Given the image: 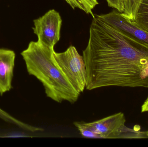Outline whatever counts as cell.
Here are the masks:
<instances>
[{
	"mask_svg": "<svg viewBox=\"0 0 148 147\" xmlns=\"http://www.w3.org/2000/svg\"><path fill=\"white\" fill-rule=\"evenodd\" d=\"M83 57L87 90L112 86L148 88V44L95 15Z\"/></svg>",
	"mask_w": 148,
	"mask_h": 147,
	"instance_id": "6da1fadb",
	"label": "cell"
},
{
	"mask_svg": "<svg viewBox=\"0 0 148 147\" xmlns=\"http://www.w3.org/2000/svg\"><path fill=\"white\" fill-rule=\"evenodd\" d=\"M54 48L39 43L29 42L21 53L27 71L42 83L47 96L55 102L74 103L80 96L69 81L53 57Z\"/></svg>",
	"mask_w": 148,
	"mask_h": 147,
	"instance_id": "7a4b0ae2",
	"label": "cell"
},
{
	"mask_svg": "<svg viewBox=\"0 0 148 147\" xmlns=\"http://www.w3.org/2000/svg\"><path fill=\"white\" fill-rule=\"evenodd\" d=\"M56 64L75 89L81 93L86 88L87 73L83 56L74 46H70L63 52L54 51Z\"/></svg>",
	"mask_w": 148,
	"mask_h": 147,
	"instance_id": "3957f363",
	"label": "cell"
},
{
	"mask_svg": "<svg viewBox=\"0 0 148 147\" xmlns=\"http://www.w3.org/2000/svg\"><path fill=\"white\" fill-rule=\"evenodd\" d=\"M125 122L124 114L120 112L89 123L102 138L140 139L148 137L147 132L129 128L125 126Z\"/></svg>",
	"mask_w": 148,
	"mask_h": 147,
	"instance_id": "277c9868",
	"label": "cell"
},
{
	"mask_svg": "<svg viewBox=\"0 0 148 147\" xmlns=\"http://www.w3.org/2000/svg\"><path fill=\"white\" fill-rule=\"evenodd\" d=\"M34 33L38 37L37 41L54 48L60 39L62 19L60 13L50 9L44 15L34 20Z\"/></svg>",
	"mask_w": 148,
	"mask_h": 147,
	"instance_id": "5b68a950",
	"label": "cell"
},
{
	"mask_svg": "<svg viewBox=\"0 0 148 147\" xmlns=\"http://www.w3.org/2000/svg\"><path fill=\"white\" fill-rule=\"evenodd\" d=\"M95 16L118 30L148 44V33L123 17L116 9L108 14Z\"/></svg>",
	"mask_w": 148,
	"mask_h": 147,
	"instance_id": "8992f818",
	"label": "cell"
},
{
	"mask_svg": "<svg viewBox=\"0 0 148 147\" xmlns=\"http://www.w3.org/2000/svg\"><path fill=\"white\" fill-rule=\"evenodd\" d=\"M16 54L13 50L0 48V95L12 89Z\"/></svg>",
	"mask_w": 148,
	"mask_h": 147,
	"instance_id": "52a82bcc",
	"label": "cell"
},
{
	"mask_svg": "<svg viewBox=\"0 0 148 147\" xmlns=\"http://www.w3.org/2000/svg\"><path fill=\"white\" fill-rule=\"evenodd\" d=\"M0 119H1L5 122L15 125L21 129L25 131L33 132V133L39 132V131L42 132L43 131V129L42 128L31 126L16 119L1 108H0Z\"/></svg>",
	"mask_w": 148,
	"mask_h": 147,
	"instance_id": "ba28073f",
	"label": "cell"
},
{
	"mask_svg": "<svg viewBox=\"0 0 148 147\" xmlns=\"http://www.w3.org/2000/svg\"><path fill=\"white\" fill-rule=\"evenodd\" d=\"M132 22L148 33V0H142L137 9L135 20Z\"/></svg>",
	"mask_w": 148,
	"mask_h": 147,
	"instance_id": "9c48e42d",
	"label": "cell"
},
{
	"mask_svg": "<svg viewBox=\"0 0 148 147\" xmlns=\"http://www.w3.org/2000/svg\"><path fill=\"white\" fill-rule=\"evenodd\" d=\"M73 9L76 8L84 11L87 14L91 15L95 17L92 10L99 4L97 0H65Z\"/></svg>",
	"mask_w": 148,
	"mask_h": 147,
	"instance_id": "30bf717a",
	"label": "cell"
},
{
	"mask_svg": "<svg viewBox=\"0 0 148 147\" xmlns=\"http://www.w3.org/2000/svg\"><path fill=\"white\" fill-rule=\"evenodd\" d=\"M142 1V0H125L124 11L123 13H121V14L128 20L134 21Z\"/></svg>",
	"mask_w": 148,
	"mask_h": 147,
	"instance_id": "8fae6325",
	"label": "cell"
},
{
	"mask_svg": "<svg viewBox=\"0 0 148 147\" xmlns=\"http://www.w3.org/2000/svg\"><path fill=\"white\" fill-rule=\"evenodd\" d=\"M74 125L84 137L88 138H102L101 135L97 133L95 129L89 123L75 122Z\"/></svg>",
	"mask_w": 148,
	"mask_h": 147,
	"instance_id": "7c38bea8",
	"label": "cell"
},
{
	"mask_svg": "<svg viewBox=\"0 0 148 147\" xmlns=\"http://www.w3.org/2000/svg\"><path fill=\"white\" fill-rule=\"evenodd\" d=\"M109 7L114 8L120 13H123L125 0H106Z\"/></svg>",
	"mask_w": 148,
	"mask_h": 147,
	"instance_id": "4fadbf2b",
	"label": "cell"
},
{
	"mask_svg": "<svg viewBox=\"0 0 148 147\" xmlns=\"http://www.w3.org/2000/svg\"><path fill=\"white\" fill-rule=\"evenodd\" d=\"M142 112H145L148 111V102H144L142 106Z\"/></svg>",
	"mask_w": 148,
	"mask_h": 147,
	"instance_id": "5bb4252c",
	"label": "cell"
},
{
	"mask_svg": "<svg viewBox=\"0 0 148 147\" xmlns=\"http://www.w3.org/2000/svg\"><path fill=\"white\" fill-rule=\"evenodd\" d=\"M145 102H148V97L147 98V99H146V101H145Z\"/></svg>",
	"mask_w": 148,
	"mask_h": 147,
	"instance_id": "9a60e30c",
	"label": "cell"
},
{
	"mask_svg": "<svg viewBox=\"0 0 148 147\" xmlns=\"http://www.w3.org/2000/svg\"><path fill=\"white\" fill-rule=\"evenodd\" d=\"M147 137H148V130L147 131Z\"/></svg>",
	"mask_w": 148,
	"mask_h": 147,
	"instance_id": "2e32d148",
	"label": "cell"
}]
</instances>
